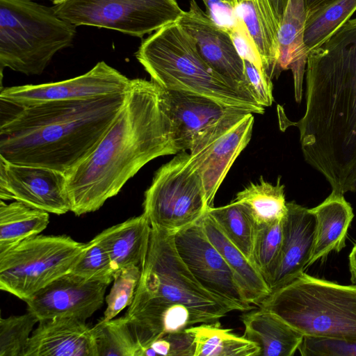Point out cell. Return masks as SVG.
<instances>
[{
  "mask_svg": "<svg viewBox=\"0 0 356 356\" xmlns=\"http://www.w3.org/2000/svg\"><path fill=\"white\" fill-rule=\"evenodd\" d=\"M49 222V213L15 201L0 202V253L40 234Z\"/></svg>",
  "mask_w": 356,
  "mask_h": 356,
  "instance_id": "484cf974",
  "label": "cell"
},
{
  "mask_svg": "<svg viewBox=\"0 0 356 356\" xmlns=\"http://www.w3.org/2000/svg\"><path fill=\"white\" fill-rule=\"evenodd\" d=\"M115 272L107 252L95 238L86 243L82 257L71 270L86 280L108 285L113 281Z\"/></svg>",
  "mask_w": 356,
  "mask_h": 356,
  "instance_id": "836d02e7",
  "label": "cell"
},
{
  "mask_svg": "<svg viewBox=\"0 0 356 356\" xmlns=\"http://www.w3.org/2000/svg\"><path fill=\"white\" fill-rule=\"evenodd\" d=\"M242 321L243 336L258 346V356H292L304 338L278 316L261 307L243 314Z\"/></svg>",
  "mask_w": 356,
  "mask_h": 356,
  "instance_id": "cb8c5ba5",
  "label": "cell"
},
{
  "mask_svg": "<svg viewBox=\"0 0 356 356\" xmlns=\"http://www.w3.org/2000/svg\"><path fill=\"white\" fill-rule=\"evenodd\" d=\"M208 213L227 238L253 264L257 224L247 208L232 201L225 206L210 207Z\"/></svg>",
  "mask_w": 356,
  "mask_h": 356,
  "instance_id": "f546056e",
  "label": "cell"
},
{
  "mask_svg": "<svg viewBox=\"0 0 356 356\" xmlns=\"http://www.w3.org/2000/svg\"><path fill=\"white\" fill-rule=\"evenodd\" d=\"M206 14L220 29L229 32L240 22L236 6L237 0H202Z\"/></svg>",
  "mask_w": 356,
  "mask_h": 356,
  "instance_id": "f35d334b",
  "label": "cell"
},
{
  "mask_svg": "<svg viewBox=\"0 0 356 356\" xmlns=\"http://www.w3.org/2000/svg\"><path fill=\"white\" fill-rule=\"evenodd\" d=\"M309 211L315 218L316 227L307 267L327 257L331 252H339L346 246L348 230L354 217L352 207L343 194L335 191Z\"/></svg>",
  "mask_w": 356,
  "mask_h": 356,
  "instance_id": "44dd1931",
  "label": "cell"
},
{
  "mask_svg": "<svg viewBox=\"0 0 356 356\" xmlns=\"http://www.w3.org/2000/svg\"><path fill=\"white\" fill-rule=\"evenodd\" d=\"M349 270L353 284H356V243L349 254Z\"/></svg>",
  "mask_w": 356,
  "mask_h": 356,
  "instance_id": "b9f144b4",
  "label": "cell"
},
{
  "mask_svg": "<svg viewBox=\"0 0 356 356\" xmlns=\"http://www.w3.org/2000/svg\"><path fill=\"white\" fill-rule=\"evenodd\" d=\"M234 202L243 204L257 225L269 224L282 220L287 213L284 186L280 183V177L273 185L263 179L250 183L238 192Z\"/></svg>",
  "mask_w": 356,
  "mask_h": 356,
  "instance_id": "83f0119b",
  "label": "cell"
},
{
  "mask_svg": "<svg viewBox=\"0 0 356 356\" xmlns=\"http://www.w3.org/2000/svg\"><path fill=\"white\" fill-rule=\"evenodd\" d=\"M282 220L257 225L253 264L264 279L274 266L280 254L282 242Z\"/></svg>",
  "mask_w": 356,
  "mask_h": 356,
  "instance_id": "d6a6232c",
  "label": "cell"
},
{
  "mask_svg": "<svg viewBox=\"0 0 356 356\" xmlns=\"http://www.w3.org/2000/svg\"><path fill=\"white\" fill-rule=\"evenodd\" d=\"M39 322L32 313L0 319V356H23L26 344Z\"/></svg>",
  "mask_w": 356,
  "mask_h": 356,
  "instance_id": "1f68e13d",
  "label": "cell"
},
{
  "mask_svg": "<svg viewBox=\"0 0 356 356\" xmlns=\"http://www.w3.org/2000/svg\"><path fill=\"white\" fill-rule=\"evenodd\" d=\"M254 113L239 111L221 119L193 141L189 160L201 177L209 208L232 164L249 143Z\"/></svg>",
  "mask_w": 356,
  "mask_h": 356,
  "instance_id": "8fae6325",
  "label": "cell"
},
{
  "mask_svg": "<svg viewBox=\"0 0 356 356\" xmlns=\"http://www.w3.org/2000/svg\"><path fill=\"white\" fill-rule=\"evenodd\" d=\"M332 0H305L306 14L322 7Z\"/></svg>",
  "mask_w": 356,
  "mask_h": 356,
  "instance_id": "7bdbcfd3",
  "label": "cell"
},
{
  "mask_svg": "<svg viewBox=\"0 0 356 356\" xmlns=\"http://www.w3.org/2000/svg\"><path fill=\"white\" fill-rule=\"evenodd\" d=\"M298 350L302 356H356V340L305 336Z\"/></svg>",
  "mask_w": 356,
  "mask_h": 356,
  "instance_id": "8d00e7d4",
  "label": "cell"
},
{
  "mask_svg": "<svg viewBox=\"0 0 356 356\" xmlns=\"http://www.w3.org/2000/svg\"><path fill=\"white\" fill-rule=\"evenodd\" d=\"M135 56L151 80L165 90L200 95L252 113L265 111L248 90L207 64L194 38L177 22L143 40Z\"/></svg>",
  "mask_w": 356,
  "mask_h": 356,
  "instance_id": "277c9868",
  "label": "cell"
},
{
  "mask_svg": "<svg viewBox=\"0 0 356 356\" xmlns=\"http://www.w3.org/2000/svg\"><path fill=\"white\" fill-rule=\"evenodd\" d=\"M356 11V0H332L306 14L303 41L309 53L322 45Z\"/></svg>",
  "mask_w": 356,
  "mask_h": 356,
  "instance_id": "f1b7e54d",
  "label": "cell"
},
{
  "mask_svg": "<svg viewBox=\"0 0 356 356\" xmlns=\"http://www.w3.org/2000/svg\"><path fill=\"white\" fill-rule=\"evenodd\" d=\"M304 337L356 340V284L342 285L303 273L259 305Z\"/></svg>",
  "mask_w": 356,
  "mask_h": 356,
  "instance_id": "5b68a950",
  "label": "cell"
},
{
  "mask_svg": "<svg viewBox=\"0 0 356 356\" xmlns=\"http://www.w3.org/2000/svg\"><path fill=\"white\" fill-rule=\"evenodd\" d=\"M195 344L194 356H258L253 342L223 328L218 321L186 329Z\"/></svg>",
  "mask_w": 356,
  "mask_h": 356,
  "instance_id": "4316f807",
  "label": "cell"
},
{
  "mask_svg": "<svg viewBox=\"0 0 356 356\" xmlns=\"http://www.w3.org/2000/svg\"><path fill=\"white\" fill-rule=\"evenodd\" d=\"M76 26L52 7L31 0H0V67L41 74L59 51L72 44Z\"/></svg>",
  "mask_w": 356,
  "mask_h": 356,
  "instance_id": "52a82bcc",
  "label": "cell"
},
{
  "mask_svg": "<svg viewBox=\"0 0 356 356\" xmlns=\"http://www.w3.org/2000/svg\"><path fill=\"white\" fill-rule=\"evenodd\" d=\"M285 11L279 31L280 55L278 75L291 70L293 76L295 99L302 100L303 78L308 52L303 41L306 19L305 0H284Z\"/></svg>",
  "mask_w": 356,
  "mask_h": 356,
  "instance_id": "7402d4cb",
  "label": "cell"
},
{
  "mask_svg": "<svg viewBox=\"0 0 356 356\" xmlns=\"http://www.w3.org/2000/svg\"><path fill=\"white\" fill-rule=\"evenodd\" d=\"M177 23L194 38L200 54L211 68L249 91L244 61L230 35L209 17L195 0L190 1L188 10L184 11Z\"/></svg>",
  "mask_w": 356,
  "mask_h": 356,
  "instance_id": "2e32d148",
  "label": "cell"
},
{
  "mask_svg": "<svg viewBox=\"0 0 356 356\" xmlns=\"http://www.w3.org/2000/svg\"><path fill=\"white\" fill-rule=\"evenodd\" d=\"M244 61V74L248 90L262 106H271L273 102L272 79L263 74L252 63Z\"/></svg>",
  "mask_w": 356,
  "mask_h": 356,
  "instance_id": "74e56055",
  "label": "cell"
},
{
  "mask_svg": "<svg viewBox=\"0 0 356 356\" xmlns=\"http://www.w3.org/2000/svg\"><path fill=\"white\" fill-rule=\"evenodd\" d=\"M228 33L241 58L250 62L255 65L263 74L268 76L264 70L257 47L243 21L241 19L238 24Z\"/></svg>",
  "mask_w": 356,
  "mask_h": 356,
  "instance_id": "ab89813d",
  "label": "cell"
},
{
  "mask_svg": "<svg viewBox=\"0 0 356 356\" xmlns=\"http://www.w3.org/2000/svg\"><path fill=\"white\" fill-rule=\"evenodd\" d=\"M161 304L183 305L204 323L217 321L234 310L240 311L234 304L214 296L200 284L179 257L173 233L152 226L145 264L126 314Z\"/></svg>",
  "mask_w": 356,
  "mask_h": 356,
  "instance_id": "8992f818",
  "label": "cell"
},
{
  "mask_svg": "<svg viewBox=\"0 0 356 356\" xmlns=\"http://www.w3.org/2000/svg\"><path fill=\"white\" fill-rule=\"evenodd\" d=\"M209 240L232 270L248 301L259 306L271 291L255 266L224 234L207 211L200 219Z\"/></svg>",
  "mask_w": 356,
  "mask_h": 356,
  "instance_id": "d4e9b609",
  "label": "cell"
},
{
  "mask_svg": "<svg viewBox=\"0 0 356 356\" xmlns=\"http://www.w3.org/2000/svg\"><path fill=\"white\" fill-rule=\"evenodd\" d=\"M86 243L67 235H36L0 253V289L24 302L71 272Z\"/></svg>",
  "mask_w": 356,
  "mask_h": 356,
  "instance_id": "ba28073f",
  "label": "cell"
},
{
  "mask_svg": "<svg viewBox=\"0 0 356 356\" xmlns=\"http://www.w3.org/2000/svg\"><path fill=\"white\" fill-rule=\"evenodd\" d=\"M67 184L61 172L0 158L1 200H14L49 213L65 214L71 211Z\"/></svg>",
  "mask_w": 356,
  "mask_h": 356,
  "instance_id": "5bb4252c",
  "label": "cell"
},
{
  "mask_svg": "<svg viewBox=\"0 0 356 356\" xmlns=\"http://www.w3.org/2000/svg\"><path fill=\"white\" fill-rule=\"evenodd\" d=\"M23 356H99L92 327L74 318L42 320Z\"/></svg>",
  "mask_w": 356,
  "mask_h": 356,
  "instance_id": "ac0fdd59",
  "label": "cell"
},
{
  "mask_svg": "<svg viewBox=\"0 0 356 356\" xmlns=\"http://www.w3.org/2000/svg\"><path fill=\"white\" fill-rule=\"evenodd\" d=\"M99 356H142V346L127 316L99 321L92 327Z\"/></svg>",
  "mask_w": 356,
  "mask_h": 356,
  "instance_id": "4dcf8cb0",
  "label": "cell"
},
{
  "mask_svg": "<svg viewBox=\"0 0 356 356\" xmlns=\"http://www.w3.org/2000/svg\"><path fill=\"white\" fill-rule=\"evenodd\" d=\"M131 79L104 61L86 73L67 80L1 88V102L26 107L49 102L86 99L128 90Z\"/></svg>",
  "mask_w": 356,
  "mask_h": 356,
  "instance_id": "4fadbf2b",
  "label": "cell"
},
{
  "mask_svg": "<svg viewBox=\"0 0 356 356\" xmlns=\"http://www.w3.org/2000/svg\"><path fill=\"white\" fill-rule=\"evenodd\" d=\"M164 90L167 110L180 152L188 150L198 135L221 119L245 111L197 94Z\"/></svg>",
  "mask_w": 356,
  "mask_h": 356,
  "instance_id": "d6986e66",
  "label": "cell"
},
{
  "mask_svg": "<svg viewBox=\"0 0 356 356\" xmlns=\"http://www.w3.org/2000/svg\"><path fill=\"white\" fill-rule=\"evenodd\" d=\"M236 11L257 47L266 72L271 79L277 77L280 23L269 0L238 1Z\"/></svg>",
  "mask_w": 356,
  "mask_h": 356,
  "instance_id": "603a6c76",
  "label": "cell"
},
{
  "mask_svg": "<svg viewBox=\"0 0 356 356\" xmlns=\"http://www.w3.org/2000/svg\"><path fill=\"white\" fill-rule=\"evenodd\" d=\"M151 232L152 225L143 213L104 229L95 238L107 252L115 271L129 267L142 270Z\"/></svg>",
  "mask_w": 356,
  "mask_h": 356,
  "instance_id": "ffe728a7",
  "label": "cell"
},
{
  "mask_svg": "<svg viewBox=\"0 0 356 356\" xmlns=\"http://www.w3.org/2000/svg\"><path fill=\"white\" fill-rule=\"evenodd\" d=\"M208 209L201 177L186 151L163 165L145 193L143 213L151 225L173 234L197 222Z\"/></svg>",
  "mask_w": 356,
  "mask_h": 356,
  "instance_id": "9c48e42d",
  "label": "cell"
},
{
  "mask_svg": "<svg viewBox=\"0 0 356 356\" xmlns=\"http://www.w3.org/2000/svg\"><path fill=\"white\" fill-rule=\"evenodd\" d=\"M180 152L165 90L131 79L124 104L92 153L67 176L71 211H96L152 160Z\"/></svg>",
  "mask_w": 356,
  "mask_h": 356,
  "instance_id": "7a4b0ae2",
  "label": "cell"
},
{
  "mask_svg": "<svg viewBox=\"0 0 356 356\" xmlns=\"http://www.w3.org/2000/svg\"><path fill=\"white\" fill-rule=\"evenodd\" d=\"M140 274L141 269L138 267L125 268L115 272L112 288L105 298L106 308L104 320L114 318L131 305Z\"/></svg>",
  "mask_w": 356,
  "mask_h": 356,
  "instance_id": "e575fe53",
  "label": "cell"
},
{
  "mask_svg": "<svg viewBox=\"0 0 356 356\" xmlns=\"http://www.w3.org/2000/svg\"><path fill=\"white\" fill-rule=\"evenodd\" d=\"M282 220V242L274 266L264 278L273 291L290 283L307 268L315 233L316 220L309 209L287 202Z\"/></svg>",
  "mask_w": 356,
  "mask_h": 356,
  "instance_id": "e0dca14e",
  "label": "cell"
},
{
  "mask_svg": "<svg viewBox=\"0 0 356 356\" xmlns=\"http://www.w3.org/2000/svg\"><path fill=\"white\" fill-rule=\"evenodd\" d=\"M127 92L14 106L17 109L1 121L0 158L67 175L97 147L124 105Z\"/></svg>",
  "mask_w": 356,
  "mask_h": 356,
  "instance_id": "3957f363",
  "label": "cell"
},
{
  "mask_svg": "<svg viewBox=\"0 0 356 356\" xmlns=\"http://www.w3.org/2000/svg\"><path fill=\"white\" fill-rule=\"evenodd\" d=\"M174 242L179 257L203 288L234 304L240 311L254 308L231 268L207 238L200 220L175 232Z\"/></svg>",
  "mask_w": 356,
  "mask_h": 356,
  "instance_id": "7c38bea8",
  "label": "cell"
},
{
  "mask_svg": "<svg viewBox=\"0 0 356 356\" xmlns=\"http://www.w3.org/2000/svg\"><path fill=\"white\" fill-rule=\"evenodd\" d=\"M194 353L193 336L184 330L153 341L145 348L142 356H194Z\"/></svg>",
  "mask_w": 356,
  "mask_h": 356,
  "instance_id": "d590c367",
  "label": "cell"
},
{
  "mask_svg": "<svg viewBox=\"0 0 356 356\" xmlns=\"http://www.w3.org/2000/svg\"><path fill=\"white\" fill-rule=\"evenodd\" d=\"M52 8L75 25L115 30L143 38L175 22L184 11L177 0H56Z\"/></svg>",
  "mask_w": 356,
  "mask_h": 356,
  "instance_id": "30bf717a",
  "label": "cell"
},
{
  "mask_svg": "<svg viewBox=\"0 0 356 356\" xmlns=\"http://www.w3.org/2000/svg\"><path fill=\"white\" fill-rule=\"evenodd\" d=\"M237 1H250V0H237Z\"/></svg>",
  "mask_w": 356,
  "mask_h": 356,
  "instance_id": "f6af8a7d",
  "label": "cell"
},
{
  "mask_svg": "<svg viewBox=\"0 0 356 356\" xmlns=\"http://www.w3.org/2000/svg\"><path fill=\"white\" fill-rule=\"evenodd\" d=\"M47 1H51V2H52V3H54L56 0H47Z\"/></svg>",
  "mask_w": 356,
  "mask_h": 356,
  "instance_id": "ee69618b",
  "label": "cell"
},
{
  "mask_svg": "<svg viewBox=\"0 0 356 356\" xmlns=\"http://www.w3.org/2000/svg\"><path fill=\"white\" fill-rule=\"evenodd\" d=\"M107 286L70 272L25 301L27 312L39 321L58 317L86 321L103 305Z\"/></svg>",
  "mask_w": 356,
  "mask_h": 356,
  "instance_id": "9a60e30c",
  "label": "cell"
},
{
  "mask_svg": "<svg viewBox=\"0 0 356 356\" xmlns=\"http://www.w3.org/2000/svg\"><path fill=\"white\" fill-rule=\"evenodd\" d=\"M269 1L280 26L282 17L286 8L284 1V0H269Z\"/></svg>",
  "mask_w": 356,
  "mask_h": 356,
  "instance_id": "60d3db41",
  "label": "cell"
},
{
  "mask_svg": "<svg viewBox=\"0 0 356 356\" xmlns=\"http://www.w3.org/2000/svg\"><path fill=\"white\" fill-rule=\"evenodd\" d=\"M305 73L304 159L332 191H356V18L308 53Z\"/></svg>",
  "mask_w": 356,
  "mask_h": 356,
  "instance_id": "6da1fadb",
  "label": "cell"
}]
</instances>
